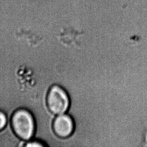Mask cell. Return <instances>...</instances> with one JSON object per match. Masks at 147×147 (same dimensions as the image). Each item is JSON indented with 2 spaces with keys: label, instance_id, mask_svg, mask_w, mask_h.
Here are the masks:
<instances>
[{
  "label": "cell",
  "instance_id": "cell-3",
  "mask_svg": "<svg viewBox=\"0 0 147 147\" xmlns=\"http://www.w3.org/2000/svg\"><path fill=\"white\" fill-rule=\"evenodd\" d=\"M52 127L54 133L58 137L65 139L69 137L74 131V122L69 114H61L54 119Z\"/></svg>",
  "mask_w": 147,
  "mask_h": 147
},
{
  "label": "cell",
  "instance_id": "cell-4",
  "mask_svg": "<svg viewBox=\"0 0 147 147\" xmlns=\"http://www.w3.org/2000/svg\"><path fill=\"white\" fill-rule=\"evenodd\" d=\"M24 146L26 147H45L46 146L44 145L41 142L39 141L38 140H30L24 145Z\"/></svg>",
  "mask_w": 147,
  "mask_h": 147
},
{
  "label": "cell",
  "instance_id": "cell-2",
  "mask_svg": "<svg viewBox=\"0 0 147 147\" xmlns=\"http://www.w3.org/2000/svg\"><path fill=\"white\" fill-rule=\"evenodd\" d=\"M48 109L54 115H59L67 112L70 105L69 96L63 88L53 85L50 88L47 96Z\"/></svg>",
  "mask_w": 147,
  "mask_h": 147
},
{
  "label": "cell",
  "instance_id": "cell-5",
  "mask_svg": "<svg viewBox=\"0 0 147 147\" xmlns=\"http://www.w3.org/2000/svg\"><path fill=\"white\" fill-rule=\"evenodd\" d=\"M7 123V117L6 115L3 112L0 111V131L5 127Z\"/></svg>",
  "mask_w": 147,
  "mask_h": 147
},
{
  "label": "cell",
  "instance_id": "cell-1",
  "mask_svg": "<svg viewBox=\"0 0 147 147\" xmlns=\"http://www.w3.org/2000/svg\"><path fill=\"white\" fill-rule=\"evenodd\" d=\"M12 129L20 139L29 141L34 137L36 123L32 113L26 109H20L13 114L11 119Z\"/></svg>",
  "mask_w": 147,
  "mask_h": 147
}]
</instances>
